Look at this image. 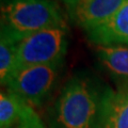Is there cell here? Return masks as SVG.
Listing matches in <instances>:
<instances>
[{
  "mask_svg": "<svg viewBox=\"0 0 128 128\" xmlns=\"http://www.w3.org/2000/svg\"><path fill=\"white\" fill-rule=\"evenodd\" d=\"M110 88L86 73L66 81L50 111L52 128H98Z\"/></svg>",
  "mask_w": 128,
  "mask_h": 128,
  "instance_id": "6da1fadb",
  "label": "cell"
},
{
  "mask_svg": "<svg viewBox=\"0 0 128 128\" xmlns=\"http://www.w3.org/2000/svg\"><path fill=\"white\" fill-rule=\"evenodd\" d=\"M61 24L63 16L54 0H1V31L18 42Z\"/></svg>",
  "mask_w": 128,
  "mask_h": 128,
  "instance_id": "7a4b0ae2",
  "label": "cell"
},
{
  "mask_svg": "<svg viewBox=\"0 0 128 128\" xmlns=\"http://www.w3.org/2000/svg\"><path fill=\"white\" fill-rule=\"evenodd\" d=\"M67 45L68 29L65 22L30 34L18 44L12 76L24 67L64 61Z\"/></svg>",
  "mask_w": 128,
  "mask_h": 128,
  "instance_id": "3957f363",
  "label": "cell"
},
{
  "mask_svg": "<svg viewBox=\"0 0 128 128\" xmlns=\"http://www.w3.org/2000/svg\"><path fill=\"white\" fill-rule=\"evenodd\" d=\"M63 64L64 61L24 67L10 78L6 89L17 94L28 105L41 106L54 92Z\"/></svg>",
  "mask_w": 128,
  "mask_h": 128,
  "instance_id": "277c9868",
  "label": "cell"
},
{
  "mask_svg": "<svg viewBox=\"0 0 128 128\" xmlns=\"http://www.w3.org/2000/svg\"><path fill=\"white\" fill-rule=\"evenodd\" d=\"M127 0H79L70 10L72 19L86 31L102 25L121 9Z\"/></svg>",
  "mask_w": 128,
  "mask_h": 128,
  "instance_id": "5b68a950",
  "label": "cell"
},
{
  "mask_svg": "<svg viewBox=\"0 0 128 128\" xmlns=\"http://www.w3.org/2000/svg\"><path fill=\"white\" fill-rule=\"evenodd\" d=\"M86 32L89 40L96 46H128V0L108 20Z\"/></svg>",
  "mask_w": 128,
  "mask_h": 128,
  "instance_id": "8992f818",
  "label": "cell"
},
{
  "mask_svg": "<svg viewBox=\"0 0 128 128\" xmlns=\"http://www.w3.org/2000/svg\"><path fill=\"white\" fill-rule=\"evenodd\" d=\"M95 52L100 66L118 89H128V46L97 45Z\"/></svg>",
  "mask_w": 128,
  "mask_h": 128,
  "instance_id": "52a82bcc",
  "label": "cell"
},
{
  "mask_svg": "<svg viewBox=\"0 0 128 128\" xmlns=\"http://www.w3.org/2000/svg\"><path fill=\"white\" fill-rule=\"evenodd\" d=\"M98 128H128V89L110 90Z\"/></svg>",
  "mask_w": 128,
  "mask_h": 128,
  "instance_id": "ba28073f",
  "label": "cell"
},
{
  "mask_svg": "<svg viewBox=\"0 0 128 128\" xmlns=\"http://www.w3.org/2000/svg\"><path fill=\"white\" fill-rule=\"evenodd\" d=\"M27 102L9 90L0 95V128H13L17 125Z\"/></svg>",
  "mask_w": 128,
  "mask_h": 128,
  "instance_id": "9c48e42d",
  "label": "cell"
},
{
  "mask_svg": "<svg viewBox=\"0 0 128 128\" xmlns=\"http://www.w3.org/2000/svg\"><path fill=\"white\" fill-rule=\"evenodd\" d=\"M18 44L17 40L3 31L0 32V81L2 86H6L13 74Z\"/></svg>",
  "mask_w": 128,
  "mask_h": 128,
  "instance_id": "30bf717a",
  "label": "cell"
},
{
  "mask_svg": "<svg viewBox=\"0 0 128 128\" xmlns=\"http://www.w3.org/2000/svg\"><path fill=\"white\" fill-rule=\"evenodd\" d=\"M15 128H46V126L34 108L27 104Z\"/></svg>",
  "mask_w": 128,
  "mask_h": 128,
  "instance_id": "8fae6325",
  "label": "cell"
},
{
  "mask_svg": "<svg viewBox=\"0 0 128 128\" xmlns=\"http://www.w3.org/2000/svg\"><path fill=\"white\" fill-rule=\"evenodd\" d=\"M63 1H64V3L66 4L67 9H68V11H70V10L73 9V8H74L76 4H77L79 0H63Z\"/></svg>",
  "mask_w": 128,
  "mask_h": 128,
  "instance_id": "7c38bea8",
  "label": "cell"
}]
</instances>
